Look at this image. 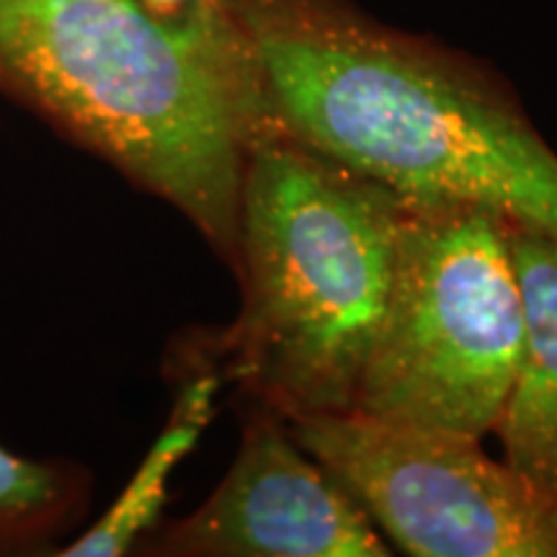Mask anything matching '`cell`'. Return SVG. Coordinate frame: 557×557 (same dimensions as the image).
Instances as JSON below:
<instances>
[{
	"instance_id": "cell-1",
	"label": "cell",
	"mask_w": 557,
	"mask_h": 557,
	"mask_svg": "<svg viewBox=\"0 0 557 557\" xmlns=\"http://www.w3.org/2000/svg\"><path fill=\"white\" fill-rule=\"evenodd\" d=\"M278 127L406 201L491 207L557 238V152L496 70L351 0H227Z\"/></svg>"
},
{
	"instance_id": "cell-10",
	"label": "cell",
	"mask_w": 557,
	"mask_h": 557,
	"mask_svg": "<svg viewBox=\"0 0 557 557\" xmlns=\"http://www.w3.org/2000/svg\"><path fill=\"white\" fill-rule=\"evenodd\" d=\"M156 24L176 37L243 65H256L246 34L227 0H135Z\"/></svg>"
},
{
	"instance_id": "cell-7",
	"label": "cell",
	"mask_w": 557,
	"mask_h": 557,
	"mask_svg": "<svg viewBox=\"0 0 557 557\" xmlns=\"http://www.w3.org/2000/svg\"><path fill=\"white\" fill-rule=\"evenodd\" d=\"M508 248L524 341L496 431L508 468L557 504V238L508 220Z\"/></svg>"
},
{
	"instance_id": "cell-3",
	"label": "cell",
	"mask_w": 557,
	"mask_h": 557,
	"mask_svg": "<svg viewBox=\"0 0 557 557\" xmlns=\"http://www.w3.org/2000/svg\"><path fill=\"white\" fill-rule=\"evenodd\" d=\"M400 205L282 127L253 139L233 263L243 310L214 346L225 377L284 418L354 410L393 289Z\"/></svg>"
},
{
	"instance_id": "cell-4",
	"label": "cell",
	"mask_w": 557,
	"mask_h": 557,
	"mask_svg": "<svg viewBox=\"0 0 557 557\" xmlns=\"http://www.w3.org/2000/svg\"><path fill=\"white\" fill-rule=\"evenodd\" d=\"M400 201L393 289L354 410L483 442L524 341L508 218L480 205Z\"/></svg>"
},
{
	"instance_id": "cell-6",
	"label": "cell",
	"mask_w": 557,
	"mask_h": 557,
	"mask_svg": "<svg viewBox=\"0 0 557 557\" xmlns=\"http://www.w3.org/2000/svg\"><path fill=\"white\" fill-rule=\"evenodd\" d=\"M156 553L191 557H385L374 521L278 410L248 418L235 462L191 517L156 542Z\"/></svg>"
},
{
	"instance_id": "cell-2",
	"label": "cell",
	"mask_w": 557,
	"mask_h": 557,
	"mask_svg": "<svg viewBox=\"0 0 557 557\" xmlns=\"http://www.w3.org/2000/svg\"><path fill=\"white\" fill-rule=\"evenodd\" d=\"M0 90L171 201L233 267L248 150L278 127L259 65L135 0H0Z\"/></svg>"
},
{
	"instance_id": "cell-8",
	"label": "cell",
	"mask_w": 557,
	"mask_h": 557,
	"mask_svg": "<svg viewBox=\"0 0 557 557\" xmlns=\"http://www.w3.org/2000/svg\"><path fill=\"white\" fill-rule=\"evenodd\" d=\"M222 374L214 361L194 369V374L178 387L169 421L160 429L148 455L143 457L135 475L124 485L120 498L109 511L90 524L78 540H73L58 555L65 557H120L156 527L169 496V480L181 462L191 455L201 434L214 418Z\"/></svg>"
},
{
	"instance_id": "cell-5",
	"label": "cell",
	"mask_w": 557,
	"mask_h": 557,
	"mask_svg": "<svg viewBox=\"0 0 557 557\" xmlns=\"http://www.w3.org/2000/svg\"><path fill=\"white\" fill-rule=\"evenodd\" d=\"M315 457L403 553L557 557V504L496 462L480 438L361 410L287 418Z\"/></svg>"
},
{
	"instance_id": "cell-9",
	"label": "cell",
	"mask_w": 557,
	"mask_h": 557,
	"mask_svg": "<svg viewBox=\"0 0 557 557\" xmlns=\"http://www.w3.org/2000/svg\"><path fill=\"white\" fill-rule=\"evenodd\" d=\"M78 500L73 472L0 447V547L45 545L73 517Z\"/></svg>"
}]
</instances>
